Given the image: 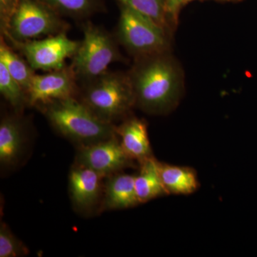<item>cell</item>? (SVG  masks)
<instances>
[{
  "instance_id": "18",
  "label": "cell",
  "mask_w": 257,
  "mask_h": 257,
  "mask_svg": "<svg viewBox=\"0 0 257 257\" xmlns=\"http://www.w3.org/2000/svg\"><path fill=\"white\" fill-rule=\"evenodd\" d=\"M24 88L0 62V92L14 107H19L25 100Z\"/></svg>"
},
{
  "instance_id": "17",
  "label": "cell",
  "mask_w": 257,
  "mask_h": 257,
  "mask_svg": "<svg viewBox=\"0 0 257 257\" xmlns=\"http://www.w3.org/2000/svg\"><path fill=\"white\" fill-rule=\"evenodd\" d=\"M122 6L135 10L156 22L167 30L171 28L167 13L166 0H117Z\"/></svg>"
},
{
  "instance_id": "8",
  "label": "cell",
  "mask_w": 257,
  "mask_h": 257,
  "mask_svg": "<svg viewBox=\"0 0 257 257\" xmlns=\"http://www.w3.org/2000/svg\"><path fill=\"white\" fill-rule=\"evenodd\" d=\"M76 160V165L88 167L104 177L133 167L135 162L123 150L116 135L103 141L81 146Z\"/></svg>"
},
{
  "instance_id": "16",
  "label": "cell",
  "mask_w": 257,
  "mask_h": 257,
  "mask_svg": "<svg viewBox=\"0 0 257 257\" xmlns=\"http://www.w3.org/2000/svg\"><path fill=\"white\" fill-rule=\"evenodd\" d=\"M0 62L4 64L10 74L28 92L35 74L30 64L22 60L9 47L2 41L0 45Z\"/></svg>"
},
{
  "instance_id": "1",
  "label": "cell",
  "mask_w": 257,
  "mask_h": 257,
  "mask_svg": "<svg viewBox=\"0 0 257 257\" xmlns=\"http://www.w3.org/2000/svg\"><path fill=\"white\" fill-rule=\"evenodd\" d=\"M128 77L135 105L145 112L167 114L179 104L183 92V72L169 52L140 57Z\"/></svg>"
},
{
  "instance_id": "6",
  "label": "cell",
  "mask_w": 257,
  "mask_h": 257,
  "mask_svg": "<svg viewBox=\"0 0 257 257\" xmlns=\"http://www.w3.org/2000/svg\"><path fill=\"white\" fill-rule=\"evenodd\" d=\"M62 23L57 15L35 0H19L10 15L8 33L18 42L60 33Z\"/></svg>"
},
{
  "instance_id": "20",
  "label": "cell",
  "mask_w": 257,
  "mask_h": 257,
  "mask_svg": "<svg viewBox=\"0 0 257 257\" xmlns=\"http://www.w3.org/2000/svg\"><path fill=\"white\" fill-rule=\"evenodd\" d=\"M56 9L72 15L87 14L92 10L93 0H45Z\"/></svg>"
},
{
  "instance_id": "21",
  "label": "cell",
  "mask_w": 257,
  "mask_h": 257,
  "mask_svg": "<svg viewBox=\"0 0 257 257\" xmlns=\"http://www.w3.org/2000/svg\"><path fill=\"white\" fill-rule=\"evenodd\" d=\"M187 3L189 0H166V13L171 27L177 26L179 12Z\"/></svg>"
},
{
  "instance_id": "15",
  "label": "cell",
  "mask_w": 257,
  "mask_h": 257,
  "mask_svg": "<svg viewBox=\"0 0 257 257\" xmlns=\"http://www.w3.org/2000/svg\"><path fill=\"white\" fill-rule=\"evenodd\" d=\"M23 143V128L15 118L7 117L0 124V162L10 166L18 160Z\"/></svg>"
},
{
  "instance_id": "14",
  "label": "cell",
  "mask_w": 257,
  "mask_h": 257,
  "mask_svg": "<svg viewBox=\"0 0 257 257\" xmlns=\"http://www.w3.org/2000/svg\"><path fill=\"white\" fill-rule=\"evenodd\" d=\"M139 164L140 170L135 175V184L140 204L168 195L161 179L158 161L152 157Z\"/></svg>"
},
{
  "instance_id": "23",
  "label": "cell",
  "mask_w": 257,
  "mask_h": 257,
  "mask_svg": "<svg viewBox=\"0 0 257 257\" xmlns=\"http://www.w3.org/2000/svg\"><path fill=\"white\" fill-rule=\"evenodd\" d=\"M194 1V0H189V2ZM219 1H225V2H241L242 0H219Z\"/></svg>"
},
{
  "instance_id": "22",
  "label": "cell",
  "mask_w": 257,
  "mask_h": 257,
  "mask_svg": "<svg viewBox=\"0 0 257 257\" xmlns=\"http://www.w3.org/2000/svg\"><path fill=\"white\" fill-rule=\"evenodd\" d=\"M19 0H0L2 14H11Z\"/></svg>"
},
{
  "instance_id": "7",
  "label": "cell",
  "mask_w": 257,
  "mask_h": 257,
  "mask_svg": "<svg viewBox=\"0 0 257 257\" xmlns=\"http://www.w3.org/2000/svg\"><path fill=\"white\" fill-rule=\"evenodd\" d=\"M80 42L63 32L40 40L18 42V45L33 69L55 71L64 68L66 59L74 56Z\"/></svg>"
},
{
  "instance_id": "9",
  "label": "cell",
  "mask_w": 257,
  "mask_h": 257,
  "mask_svg": "<svg viewBox=\"0 0 257 257\" xmlns=\"http://www.w3.org/2000/svg\"><path fill=\"white\" fill-rule=\"evenodd\" d=\"M74 89L73 70L63 68L45 74H35L28 91L29 103L31 105L48 104L71 97Z\"/></svg>"
},
{
  "instance_id": "19",
  "label": "cell",
  "mask_w": 257,
  "mask_h": 257,
  "mask_svg": "<svg viewBox=\"0 0 257 257\" xmlns=\"http://www.w3.org/2000/svg\"><path fill=\"white\" fill-rule=\"evenodd\" d=\"M26 246L15 237L5 223L0 226V257H17L28 254Z\"/></svg>"
},
{
  "instance_id": "4",
  "label": "cell",
  "mask_w": 257,
  "mask_h": 257,
  "mask_svg": "<svg viewBox=\"0 0 257 257\" xmlns=\"http://www.w3.org/2000/svg\"><path fill=\"white\" fill-rule=\"evenodd\" d=\"M169 30L135 10L122 6L118 37L128 52L143 57L169 52Z\"/></svg>"
},
{
  "instance_id": "10",
  "label": "cell",
  "mask_w": 257,
  "mask_h": 257,
  "mask_svg": "<svg viewBox=\"0 0 257 257\" xmlns=\"http://www.w3.org/2000/svg\"><path fill=\"white\" fill-rule=\"evenodd\" d=\"M104 178L95 171L75 165L69 175V188L74 207L81 211L92 209L97 204Z\"/></svg>"
},
{
  "instance_id": "2",
  "label": "cell",
  "mask_w": 257,
  "mask_h": 257,
  "mask_svg": "<svg viewBox=\"0 0 257 257\" xmlns=\"http://www.w3.org/2000/svg\"><path fill=\"white\" fill-rule=\"evenodd\" d=\"M46 115L54 127L81 146L113 138L116 128L98 117L82 101L72 96L48 103Z\"/></svg>"
},
{
  "instance_id": "13",
  "label": "cell",
  "mask_w": 257,
  "mask_h": 257,
  "mask_svg": "<svg viewBox=\"0 0 257 257\" xmlns=\"http://www.w3.org/2000/svg\"><path fill=\"white\" fill-rule=\"evenodd\" d=\"M159 170L162 184L168 195H189L199 188L197 172L191 167L159 162Z\"/></svg>"
},
{
  "instance_id": "3",
  "label": "cell",
  "mask_w": 257,
  "mask_h": 257,
  "mask_svg": "<svg viewBox=\"0 0 257 257\" xmlns=\"http://www.w3.org/2000/svg\"><path fill=\"white\" fill-rule=\"evenodd\" d=\"M82 102L98 117L112 124L135 105L130 77L119 73L103 74L86 90Z\"/></svg>"
},
{
  "instance_id": "11",
  "label": "cell",
  "mask_w": 257,
  "mask_h": 257,
  "mask_svg": "<svg viewBox=\"0 0 257 257\" xmlns=\"http://www.w3.org/2000/svg\"><path fill=\"white\" fill-rule=\"evenodd\" d=\"M123 150L132 160L139 163L154 157L149 139L147 123L138 118H130L116 128Z\"/></svg>"
},
{
  "instance_id": "5",
  "label": "cell",
  "mask_w": 257,
  "mask_h": 257,
  "mask_svg": "<svg viewBox=\"0 0 257 257\" xmlns=\"http://www.w3.org/2000/svg\"><path fill=\"white\" fill-rule=\"evenodd\" d=\"M82 42L74 56L73 72L82 78L96 79L106 73L112 62L120 59L119 51L105 30L87 24Z\"/></svg>"
},
{
  "instance_id": "12",
  "label": "cell",
  "mask_w": 257,
  "mask_h": 257,
  "mask_svg": "<svg viewBox=\"0 0 257 257\" xmlns=\"http://www.w3.org/2000/svg\"><path fill=\"white\" fill-rule=\"evenodd\" d=\"M140 204L135 189V175L114 174L109 178L104 189L103 209H128Z\"/></svg>"
}]
</instances>
